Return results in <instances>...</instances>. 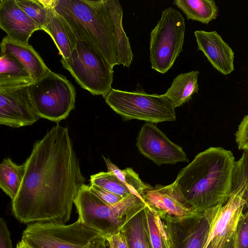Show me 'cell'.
<instances>
[{
    "mask_svg": "<svg viewBox=\"0 0 248 248\" xmlns=\"http://www.w3.org/2000/svg\"><path fill=\"white\" fill-rule=\"evenodd\" d=\"M24 164L22 182L12 201L14 217L25 224L67 222L86 180L68 128L52 127L34 143Z\"/></svg>",
    "mask_w": 248,
    "mask_h": 248,
    "instance_id": "1",
    "label": "cell"
},
{
    "mask_svg": "<svg viewBox=\"0 0 248 248\" xmlns=\"http://www.w3.org/2000/svg\"><path fill=\"white\" fill-rule=\"evenodd\" d=\"M235 162L231 151L209 148L180 170L174 189L196 211L223 206L232 191Z\"/></svg>",
    "mask_w": 248,
    "mask_h": 248,
    "instance_id": "2",
    "label": "cell"
},
{
    "mask_svg": "<svg viewBox=\"0 0 248 248\" xmlns=\"http://www.w3.org/2000/svg\"><path fill=\"white\" fill-rule=\"evenodd\" d=\"M48 2L76 38L87 42L112 68L119 65L105 0H49Z\"/></svg>",
    "mask_w": 248,
    "mask_h": 248,
    "instance_id": "3",
    "label": "cell"
},
{
    "mask_svg": "<svg viewBox=\"0 0 248 248\" xmlns=\"http://www.w3.org/2000/svg\"><path fill=\"white\" fill-rule=\"evenodd\" d=\"M78 219L105 237L121 231L123 226L146 206L143 200L131 194L111 205L103 202L83 184L74 200Z\"/></svg>",
    "mask_w": 248,
    "mask_h": 248,
    "instance_id": "4",
    "label": "cell"
},
{
    "mask_svg": "<svg viewBox=\"0 0 248 248\" xmlns=\"http://www.w3.org/2000/svg\"><path fill=\"white\" fill-rule=\"evenodd\" d=\"M21 241L28 248H108L106 238L78 219L70 224L58 222L30 224Z\"/></svg>",
    "mask_w": 248,
    "mask_h": 248,
    "instance_id": "5",
    "label": "cell"
},
{
    "mask_svg": "<svg viewBox=\"0 0 248 248\" xmlns=\"http://www.w3.org/2000/svg\"><path fill=\"white\" fill-rule=\"evenodd\" d=\"M74 37L76 44L71 56L61 59L62 66L82 88L93 95H105L112 88L113 68L87 42Z\"/></svg>",
    "mask_w": 248,
    "mask_h": 248,
    "instance_id": "6",
    "label": "cell"
},
{
    "mask_svg": "<svg viewBox=\"0 0 248 248\" xmlns=\"http://www.w3.org/2000/svg\"><path fill=\"white\" fill-rule=\"evenodd\" d=\"M106 103L124 119L158 123L176 120L175 108L163 94H149L141 87L128 92L111 88L103 96Z\"/></svg>",
    "mask_w": 248,
    "mask_h": 248,
    "instance_id": "7",
    "label": "cell"
},
{
    "mask_svg": "<svg viewBox=\"0 0 248 248\" xmlns=\"http://www.w3.org/2000/svg\"><path fill=\"white\" fill-rule=\"evenodd\" d=\"M34 108L41 118L59 123L75 108L76 91L63 76L49 69L42 78L28 85Z\"/></svg>",
    "mask_w": 248,
    "mask_h": 248,
    "instance_id": "8",
    "label": "cell"
},
{
    "mask_svg": "<svg viewBox=\"0 0 248 248\" xmlns=\"http://www.w3.org/2000/svg\"><path fill=\"white\" fill-rule=\"evenodd\" d=\"M186 31L181 14L169 7L164 9L150 34V58L152 69L165 74L183 50Z\"/></svg>",
    "mask_w": 248,
    "mask_h": 248,
    "instance_id": "9",
    "label": "cell"
},
{
    "mask_svg": "<svg viewBox=\"0 0 248 248\" xmlns=\"http://www.w3.org/2000/svg\"><path fill=\"white\" fill-rule=\"evenodd\" d=\"M221 206L197 211L186 217H172L161 212L170 248H203Z\"/></svg>",
    "mask_w": 248,
    "mask_h": 248,
    "instance_id": "10",
    "label": "cell"
},
{
    "mask_svg": "<svg viewBox=\"0 0 248 248\" xmlns=\"http://www.w3.org/2000/svg\"><path fill=\"white\" fill-rule=\"evenodd\" d=\"M243 183L232 184L230 197L215 218L203 248H234V232L244 212L246 200Z\"/></svg>",
    "mask_w": 248,
    "mask_h": 248,
    "instance_id": "11",
    "label": "cell"
},
{
    "mask_svg": "<svg viewBox=\"0 0 248 248\" xmlns=\"http://www.w3.org/2000/svg\"><path fill=\"white\" fill-rule=\"evenodd\" d=\"M136 146L142 155L158 166L188 161L182 147L151 123L142 125L137 137Z\"/></svg>",
    "mask_w": 248,
    "mask_h": 248,
    "instance_id": "12",
    "label": "cell"
},
{
    "mask_svg": "<svg viewBox=\"0 0 248 248\" xmlns=\"http://www.w3.org/2000/svg\"><path fill=\"white\" fill-rule=\"evenodd\" d=\"M28 85L0 88V124L19 128L41 118L31 100Z\"/></svg>",
    "mask_w": 248,
    "mask_h": 248,
    "instance_id": "13",
    "label": "cell"
},
{
    "mask_svg": "<svg viewBox=\"0 0 248 248\" xmlns=\"http://www.w3.org/2000/svg\"><path fill=\"white\" fill-rule=\"evenodd\" d=\"M146 204L152 209L170 216L186 217L196 212L175 192L172 183L168 186L147 184L140 194Z\"/></svg>",
    "mask_w": 248,
    "mask_h": 248,
    "instance_id": "14",
    "label": "cell"
},
{
    "mask_svg": "<svg viewBox=\"0 0 248 248\" xmlns=\"http://www.w3.org/2000/svg\"><path fill=\"white\" fill-rule=\"evenodd\" d=\"M0 27L11 40L28 44L34 31L42 30L16 4V0L0 1Z\"/></svg>",
    "mask_w": 248,
    "mask_h": 248,
    "instance_id": "15",
    "label": "cell"
},
{
    "mask_svg": "<svg viewBox=\"0 0 248 248\" xmlns=\"http://www.w3.org/2000/svg\"><path fill=\"white\" fill-rule=\"evenodd\" d=\"M198 49L202 51L212 66L227 75L234 70V52L217 31H195Z\"/></svg>",
    "mask_w": 248,
    "mask_h": 248,
    "instance_id": "16",
    "label": "cell"
},
{
    "mask_svg": "<svg viewBox=\"0 0 248 248\" xmlns=\"http://www.w3.org/2000/svg\"><path fill=\"white\" fill-rule=\"evenodd\" d=\"M0 52L9 53L18 60L30 72L32 82L49 70L38 52L29 44L14 41L6 36L0 45Z\"/></svg>",
    "mask_w": 248,
    "mask_h": 248,
    "instance_id": "17",
    "label": "cell"
},
{
    "mask_svg": "<svg viewBox=\"0 0 248 248\" xmlns=\"http://www.w3.org/2000/svg\"><path fill=\"white\" fill-rule=\"evenodd\" d=\"M109 10L113 27L117 58L119 64L129 68L133 58L129 38L123 25V9L117 0H105Z\"/></svg>",
    "mask_w": 248,
    "mask_h": 248,
    "instance_id": "18",
    "label": "cell"
},
{
    "mask_svg": "<svg viewBox=\"0 0 248 248\" xmlns=\"http://www.w3.org/2000/svg\"><path fill=\"white\" fill-rule=\"evenodd\" d=\"M32 82L26 67L9 53H0V88L28 85Z\"/></svg>",
    "mask_w": 248,
    "mask_h": 248,
    "instance_id": "19",
    "label": "cell"
},
{
    "mask_svg": "<svg viewBox=\"0 0 248 248\" xmlns=\"http://www.w3.org/2000/svg\"><path fill=\"white\" fill-rule=\"evenodd\" d=\"M199 74V71H192L178 75L163 95L175 108L183 105L191 99L193 94L198 93Z\"/></svg>",
    "mask_w": 248,
    "mask_h": 248,
    "instance_id": "20",
    "label": "cell"
},
{
    "mask_svg": "<svg viewBox=\"0 0 248 248\" xmlns=\"http://www.w3.org/2000/svg\"><path fill=\"white\" fill-rule=\"evenodd\" d=\"M46 1L49 10L47 21L43 30L51 37L62 57L67 59L73 49L70 33L61 17L49 5L48 0Z\"/></svg>",
    "mask_w": 248,
    "mask_h": 248,
    "instance_id": "21",
    "label": "cell"
},
{
    "mask_svg": "<svg viewBox=\"0 0 248 248\" xmlns=\"http://www.w3.org/2000/svg\"><path fill=\"white\" fill-rule=\"evenodd\" d=\"M173 4L183 12L188 20L207 24L217 16L218 8L213 0H175Z\"/></svg>",
    "mask_w": 248,
    "mask_h": 248,
    "instance_id": "22",
    "label": "cell"
},
{
    "mask_svg": "<svg viewBox=\"0 0 248 248\" xmlns=\"http://www.w3.org/2000/svg\"><path fill=\"white\" fill-rule=\"evenodd\" d=\"M25 171L24 163L18 165L9 157L0 165V187L13 201L20 187Z\"/></svg>",
    "mask_w": 248,
    "mask_h": 248,
    "instance_id": "23",
    "label": "cell"
},
{
    "mask_svg": "<svg viewBox=\"0 0 248 248\" xmlns=\"http://www.w3.org/2000/svg\"><path fill=\"white\" fill-rule=\"evenodd\" d=\"M144 210L152 248H170L166 225L161 213L147 205Z\"/></svg>",
    "mask_w": 248,
    "mask_h": 248,
    "instance_id": "24",
    "label": "cell"
},
{
    "mask_svg": "<svg viewBox=\"0 0 248 248\" xmlns=\"http://www.w3.org/2000/svg\"><path fill=\"white\" fill-rule=\"evenodd\" d=\"M144 209L127 222L121 229L126 237L128 248H152Z\"/></svg>",
    "mask_w": 248,
    "mask_h": 248,
    "instance_id": "25",
    "label": "cell"
},
{
    "mask_svg": "<svg viewBox=\"0 0 248 248\" xmlns=\"http://www.w3.org/2000/svg\"><path fill=\"white\" fill-rule=\"evenodd\" d=\"M108 169V172L114 174L127 188L132 194L140 198V194L145 188L147 184L143 183L139 175L131 168L120 169L108 158L103 156Z\"/></svg>",
    "mask_w": 248,
    "mask_h": 248,
    "instance_id": "26",
    "label": "cell"
},
{
    "mask_svg": "<svg viewBox=\"0 0 248 248\" xmlns=\"http://www.w3.org/2000/svg\"><path fill=\"white\" fill-rule=\"evenodd\" d=\"M90 183L123 198L132 194L127 187L114 174L108 171L92 175Z\"/></svg>",
    "mask_w": 248,
    "mask_h": 248,
    "instance_id": "27",
    "label": "cell"
},
{
    "mask_svg": "<svg viewBox=\"0 0 248 248\" xmlns=\"http://www.w3.org/2000/svg\"><path fill=\"white\" fill-rule=\"evenodd\" d=\"M21 8L43 30L46 24L49 6L45 0H16Z\"/></svg>",
    "mask_w": 248,
    "mask_h": 248,
    "instance_id": "28",
    "label": "cell"
},
{
    "mask_svg": "<svg viewBox=\"0 0 248 248\" xmlns=\"http://www.w3.org/2000/svg\"><path fill=\"white\" fill-rule=\"evenodd\" d=\"M243 183L245 186V207L248 209V151H244L241 158L235 162L232 183Z\"/></svg>",
    "mask_w": 248,
    "mask_h": 248,
    "instance_id": "29",
    "label": "cell"
},
{
    "mask_svg": "<svg viewBox=\"0 0 248 248\" xmlns=\"http://www.w3.org/2000/svg\"><path fill=\"white\" fill-rule=\"evenodd\" d=\"M234 248H248V210L243 213L234 232Z\"/></svg>",
    "mask_w": 248,
    "mask_h": 248,
    "instance_id": "30",
    "label": "cell"
},
{
    "mask_svg": "<svg viewBox=\"0 0 248 248\" xmlns=\"http://www.w3.org/2000/svg\"><path fill=\"white\" fill-rule=\"evenodd\" d=\"M235 136L239 150L248 151V114L243 118Z\"/></svg>",
    "mask_w": 248,
    "mask_h": 248,
    "instance_id": "31",
    "label": "cell"
},
{
    "mask_svg": "<svg viewBox=\"0 0 248 248\" xmlns=\"http://www.w3.org/2000/svg\"><path fill=\"white\" fill-rule=\"evenodd\" d=\"M89 188L103 202L108 204H115L124 198L94 185H89Z\"/></svg>",
    "mask_w": 248,
    "mask_h": 248,
    "instance_id": "32",
    "label": "cell"
},
{
    "mask_svg": "<svg viewBox=\"0 0 248 248\" xmlns=\"http://www.w3.org/2000/svg\"><path fill=\"white\" fill-rule=\"evenodd\" d=\"M105 238L108 248H128L125 235L121 230Z\"/></svg>",
    "mask_w": 248,
    "mask_h": 248,
    "instance_id": "33",
    "label": "cell"
},
{
    "mask_svg": "<svg viewBox=\"0 0 248 248\" xmlns=\"http://www.w3.org/2000/svg\"><path fill=\"white\" fill-rule=\"evenodd\" d=\"M0 248H13L9 230L2 217L0 218Z\"/></svg>",
    "mask_w": 248,
    "mask_h": 248,
    "instance_id": "34",
    "label": "cell"
},
{
    "mask_svg": "<svg viewBox=\"0 0 248 248\" xmlns=\"http://www.w3.org/2000/svg\"><path fill=\"white\" fill-rule=\"evenodd\" d=\"M16 248H28V247L20 241L17 243Z\"/></svg>",
    "mask_w": 248,
    "mask_h": 248,
    "instance_id": "35",
    "label": "cell"
}]
</instances>
